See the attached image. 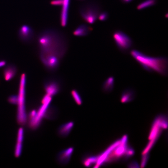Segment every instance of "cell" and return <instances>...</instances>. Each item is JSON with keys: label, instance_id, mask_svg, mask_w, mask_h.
Here are the masks:
<instances>
[{"label": "cell", "instance_id": "8fae6325", "mask_svg": "<svg viewBox=\"0 0 168 168\" xmlns=\"http://www.w3.org/2000/svg\"><path fill=\"white\" fill-rule=\"evenodd\" d=\"M70 0H63L60 15V23L63 27L66 26L68 21V11Z\"/></svg>", "mask_w": 168, "mask_h": 168}, {"label": "cell", "instance_id": "7402d4cb", "mask_svg": "<svg viewBox=\"0 0 168 168\" xmlns=\"http://www.w3.org/2000/svg\"><path fill=\"white\" fill-rule=\"evenodd\" d=\"M9 102L12 104H16L18 101L17 95H12L9 97L8 98Z\"/></svg>", "mask_w": 168, "mask_h": 168}, {"label": "cell", "instance_id": "2e32d148", "mask_svg": "<svg viewBox=\"0 0 168 168\" xmlns=\"http://www.w3.org/2000/svg\"><path fill=\"white\" fill-rule=\"evenodd\" d=\"M17 72L16 66L9 65L6 67L3 72L4 78L7 81L10 80L15 76Z\"/></svg>", "mask_w": 168, "mask_h": 168}, {"label": "cell", "instance_id": "d4e9b609", "mask_svg": "<svg viewBox=\"0 0 168 168\" xmlns=\"http://www.w3.org/2000/svg\"><path fill=\"white\" fill-rule=\"evenodd\" d=\"M128 166L130 167H138V165L135 161L132 162L130 163L128 165Z\"/></svg>", "mask_w": 168, "mask_h": 168}, {"label": "cell", "instance_id": "52a82bcc", "mask_svg": "<svg viewBox=\"0 0 168 168\" xmlns=\"http://www.w3.org/2000/svg\"><path fill=\"white\" fill-rule=\"evenodd\" d=\"M113 38L118 49L123 53H127L133 46V42L131 38L122 31L117 30L114 32Z\"/></svg>", "mask_w": 168, "mask_h": 168}, {"label": "cell", "instance_id": "4316f807", "mask_svg": "<svg viewBox=\"0 0 168 168\" xmlns=\"http://www.w3.org/2000/svg\"><path fill=\"white\" fill-rule=\"evenodd\" d=\"M133 0H121V1L124 3H128L130 2Z\"/></svg>", "mask_w": 168, "mask_h": 168}, {"label": "cell", "instance_id": "484cf974", "mask_svg": "<svg viewBox=\"0 0 168 168\" xmlns=\"http://www.w3.org/2000/svg\"><path fill=\"white\" fill-rule=\"evenodd\" d=\"M6 63V62L4 61H0V68L4 66Z\"/></svg>", "mask_w": 168, "mask_h": 168}, {"label": "cell", "instance_id": "83f0119b", "mask_svg": "<svg viewBox=\"0 0 168 168\" xmlns=\"http://www.w3.org/2000/svg\"><path fill=\"white\" fill-rule=\"evenodd\" d=\"M82 0V1H83V0Z\"/></svg>", "mask_w": 168, "mask_h": 168}, {"label": "cell", "instance_id": "d6986e66", "mask_svg": "<svg viewBox=\"0 0 168 168\" xmlns=\"http://www.w3.org/2000/svg\"><path fill=\"white\" fill-rule=\"evenodd\" d=\"M97 156H89L85 157L83 160V165L89 167L95 164L97 160Z\"/></svg>", "mask_w": 168, "mask_h": 168}, {"label": "cell", "instance_id": "30bf717a", "mask_svg": "<svg viewBox=\"0 0 168 168\" xmlns=\"http://www.w3.org/2000/svg\"><path fill=\"white\" fill-rule=\"evenodd\" d=\"M73 152V148L70 147L61 151L57 156V160L62 164L68 163Z\"/></svg>", "mask_w": 168, "mask_h": 168}, {"label": "cell", "instance_id": "603a6c76", "mask_svg": "<svg viewBox=\"0 0 168 168\" xmlns=\"http://www.w3.org/2000/svg\"><path fill=\"white\" fill-rule=\"evenodd\" d=\"M148 153L142 154L141 166L142 167H144L146 165L148 158Z\"/></svg>", "mask_w": 168, "mask_h": 168}, {"label": "cell", "instance_id": "8992f818", "mask_svg": "<svg viewBox=\"0 0 168 168\" xmlns=\"http://www.w3.org/2000/svg\"><path fill=\"white\" fill-rule=\"evenodd\" d=\"M167 127V122L166 117L163 115L158 116L153 124L149 136L150 140L145 149L149 151L160 136L162 129Z\"/></svg>", "mask_w": 168, "mask_h": 168}, {"label": "cell", "instance_id": "6da1fadb", "mask_svg": "<svg viewBox=\"0 0 168 168\" xmlns=\"http://www.w3.org/2000/svg\"><path fill=\"white\" fill-rule=\"evenodd\" d=\"M37 42L42 63L49 71H56L67 50L65 35L58 30L47 29L39 34Z\"/></svg>", "mask_w": 168, "mask_h": 168}, {"label": "cell", "instance_id": "277c9868", "mask_svg": "<svg viewBox=\"0 0 168 168\" xmlns=\"http://www.w3.org/2000/svg\"><path fill=\"white\" fill-rule=\"evenodd\" d=\"M100 8V5L97 2L90 0L81 5L79 7V12L84 21L88 24H92L98 19Z\"/></svg>", "mask_w": 168, "mask_h": 168}, {"label": "cell", "instance_id": "3957f363", "mask_svg": "<svg viewBox=\"0 0 168 168\" xmlns=\"http://www.w3.org/2000/svg\"><path fill=\"white\" fill-rule=\"evenodd\" d=\"M127 136L116 141L105 151L98 156L97 162L100 165L118 160L122 158H127L133 155L134 151L128 145Z\"/></svg>", "mask_w": 168, "mask_h": 168}, {"label": "cell", "instance_id": "9a60e30c", "mask_svg": "<svg viewBox=\"0 0 168 168\" xmlns=\"http://www.w3.org/2000/svg\"><path fill=\"white\" fill-rule=\"evenodd\" d=\"M115 79L113 76L108 77L102 84L101 88L102 91L105 93L111 92L114 89Z\"/></svg>", "mask_w": 168, "mask_h": 168}, {"label": "cell", "instance_id": "5bb4252c", "mask_svg": "<svg viewBox=\"0 0 168 168\" xmlns=\"http://www.w3.org/2000/svg\"><path fill=\"white\" fill-rule=\"evenodd\" d=\"M24 137V129L23 128H20L18 131L15 149V155L16 157H19L22 152Z\"/></svg>", "mask_w": 168, "mask_h": 168}, {"label": "cell", "instance_id": "44dd1931", "mask_svg": "<svg viewBox=\"0 0 168 168\" xmlns=\"http://www.w3.org/2000/svg\"><path fill=\"white\" fill-rule=\"evenodd\" d=\"M109 14L106 11L100 12L98 16V19L100 21H104L108 18Z\"/></svg>", "mask_w": 168, "mask_h": 168}, {"label": "cell", "instance_id": "ffe728a7", "mask_svg": "<svg viewBox=\"0 0 168 168\" xmlns=\"http://www.w3.org/2000/svg\"><path fill=\"white\" fill-rule=\"evenodd\" d=\"M71 95L75 103L78 105H81L82 103L81 96L76 90L74 89L71 91Z\"/></svg>", "mask_w": 168, "mask_h": 168}, {"label": "cell", "instance_id": "e0dca14e", "mask_svg": "<svg viewBox=\"0 0 168 168\" xmlns=\"http://www.w3.org/2000/svg\"><path fill=\"white\" fill-rule=\"evenodd\" d=\"M74 123L70 121L61 125L58 128V133L62 137H65L68 136L73 128Z\"/></svg>", "mask_w": 168, "mask_h": 168}, {"label": "cell", "instance_id": "7c38bea8", "mask_svg": "<svg viewBox=\"0 0 168 168\" xmlns=\"http://www.w3.org/2000/svg\"><path fill=\"white\" fill-rule=\"evenodd\" d=\"M136 91L131 87H128L122 92L120 96V101L122 103H126L133 100L136 96Z\"/></svg>", "mask_w": 168, "mask_h": 168}, {"label": "cell", "instance_id": "ba28073f", "mask_svg": "<svg viewBox=\"0 0 168 168\" xmlns=\"http://www.w3.org/2000/svg\"><path fill=\"white\" fill-rule=\"evenodd\" d=\"M44 87L46 94L53 96L58 93L61 86L58 80L51 78L45 82Z\"/></svg>", "mask_w": 168, "mask_h": 168}, {"label": "cell", "instance_id": "4fadbf2b", "mask_svg": "<svg viewBox=\"0 0 168 168\" xmlns=\"http://www.w3.org/2000/svg\"><path fill=\"white\" fill-rule=\"evenodd\" d=\"M92 28L87 24H82L79 26L73 31V35L76 36H87L92 30Z\"/></svg>", "mask_w": 168, "mask_h": 168}, {"label": "cell", "instance_id": "ac0fdd59", "mask_svg": "<svg viewBox=\"0 0 168 168\" xmlns=\"http://www.w3.org/2000/svg\"><path fill=\"white\" fill-rule=\"evenodd\" d=\"M157 2V0H145L138 4L137 8L138 10L143 9L154 5Z\"/></svg>", "mask_w": 168, "mask_h": 168}, {"label": "cell", "instance_id": "cb8c5ba5", "mask_svg": "<svg viewBox=\"0 0 168 168\" xmlns=\"http://www.w3.org/2000/svg\"><path fill=\"white\" fill-rule=\"evenodd\" d=\"M63 0H52L50 2V4L53 6H61L63 3Z\"/></svg>", "mask_w": 168, "mask_h": 168}, {"label": "cell", "instance_id": "9c48e42d", "mask_svg": "<svg viewBox=\"0 0 168 168\" xmlns=\"http://www.w3.org/2000/svg\"><path fill=\"white\" fill-rule=\"evenodd\" d=\"M18 34L19 37L22 40L28 41L32 39L34 33L33 29L30 26L25 24L19 28Z\"/></svg>", "mask_w": 168, "mask_h": 168}, {"label": "cell", "instance_id": "7a4b0ae2", "mask_svg": "<svg viewBox=\"0 0 168 168\" xmlns=\"http://www.w3.org/2000/svg\"><path fill=\"white\" fill-rule=\"evenodd\" d=\"M131 56L145 71L156 72L166 76L168 74V58L166 56L153 57L136 49L130 51Z\"/></svg>", "mask_w": 168, "mask_h": 168}, {"label": "cell", "instance_id": "5b68a950", "mask_svg": "<svg viewBox=\"0 0 168 168\" xmlns=\"http://www.w3.org/2000/svg\"><path fill=\"white\" fill-rule=\"evenodd\" d=\"M26 77L25 73H22L21 75L17 95V119L18 123L21 125L25 124L27 120L25 107Z\"/></svg>", "mask_w": 168, "mask_h": 168}]
</instances>
